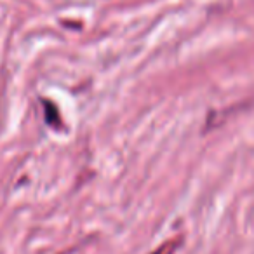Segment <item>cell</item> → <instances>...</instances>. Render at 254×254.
I'll list each match as a JSON object with an SVG mask.
<instances>
[{
    "label": "cell",
    "mask_w": 254,
    "mask_h": 254,
    "mask_svg": "<svg viewBox=\"0 0 254 254\" xmlns=\"http://www.w3.org/2000/svg\"><path fill=\"white\" fill-rule=\"evenodd\" d=\"M153 254H166V253H164V251H159V253H153Z\"/></svg>",
    "instance_id": "1"
}]
</instances>
